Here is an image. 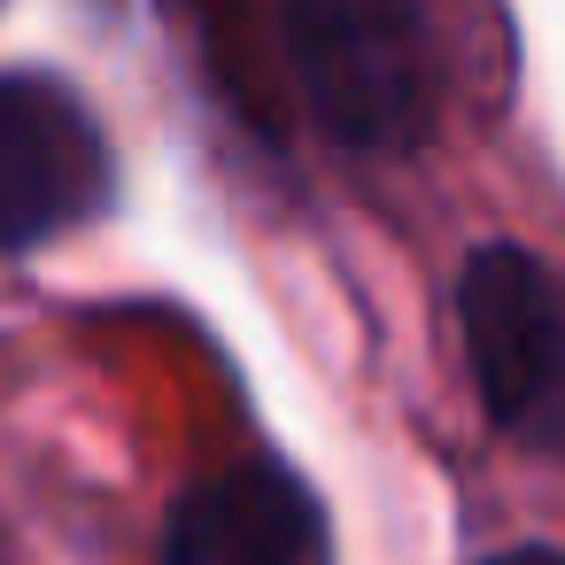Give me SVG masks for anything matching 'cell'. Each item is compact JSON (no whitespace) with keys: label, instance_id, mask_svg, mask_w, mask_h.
Returning a JSON list of instances; mask_svg holds the SVG:
<instances>
[{"label":"cell","instance_id":"277c9868","mask_svg":"<svg viewBox=\"0 0 565 565\" xmlns=\"http://www.w3.org/2000/svg\"><path fill=\"white\" fill-rule=\"evenodd\" d=\"M326 503L287 457H233L179 488L156 565H318Z\"/></svg>","mask_w":565,"mask_h":565},{"label":"cell","instance_id":"8992f818","mask_svg":"<svg viewBox=\"0 0 565 565\" xmlns=\"http://www.w3.org/2000/svg\"><path fill=\"white\" fill-rule=\"evenodd\" d=\"M0 565H17V550H9V526H0Z\"/></svg>","mask_w":565,"mask_h":565},{"label":"cell","instance_id":"5b68a950","mask_svg":"<svg viewBox=\"0 0 565 565\" xmlns=\"http://www.w3.org/2000/svg\"><path fill=\"white\" fill-rule=\"evenodd\" d=\"M480 565H565V550H557V542H511V550H495V557H480Z\"/></svg>","mask_w":565,"mask_h":565},{"label":"cell","instance_id":"6da1fadb","mask_svg":"<svg viewBox=\"0 0 565 565\" xmlns=\"http://www.w3.org/2000/svg\"><path fill=\"white\" fill-rule=\"evenodd\" d=\"M295 109L341 156H418L441 132V55L426 0H264Z\"/></svg>","mask_w":565,"mask_h":565},{"label":"cell","instance_id":"7a4b0ae2","mask_svg":"<svg viewBox=\"0 0 565 565\" xmlns=\"http://www.w3.org/2000/svg\"><path fill=\"white\" fill-rule=\"evenodd\" d=\"M480 418L519 457L565 465V271L526 241H480L449 287Z\"/></svg>","mask_w":565,"mask_h":565},{"label":"cell","instance_id":"3957f363","mask_svg":"<svg viewBox=\"0 0 565 565\" xmlns=\"http://www.w3.org/2000/svg\"><path fill=\"white\" fill-rule=\"evenodd\" d=\"M117 210V140L55 71H0V256H40Z\"/></svg>","mask_w":565,"mask_h":565}]
</instances>
